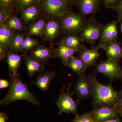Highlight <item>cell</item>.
<instances>
[{"label": "cell", "instance_id": "obj_37", "mask_svg": "<svg viewBox=\"0 0 122 122\" xmlns=\"http://www.w3.org/2000/svg\"><path fill=\"white\" fill-rule=\"evenodd\" d=\"M120 91L122 92L121 97H120V99L119 100L118 103H117V105L115 107V108L118 112L122 111V91Z\"/></svg>", "mask_w": 122, "mask_h": 122}, {"label": "cell", "instance_id": "obj_5", "mask_svg": "<svg viewBox=\"0 0 122 122\" xmlns=\"http://www.w3.org/2000/svg\"><path fill=\"white\" fill-rule=\"evenodd\" d=\"M40 9L47 16L60 18L71 11L70 5L61 0H41Z\"/></svg>", "mask_w": 122, "mask_h": 122}, {"label": "cell", "instance_id": "obj_6", "mask_svg": "<svg viewBox=\"0 0 122 122\" xmlns=\"http://www.w3.org/2000/svg\"><path fill=\"white\" fill-rule=\"evenodd\" d=\"M86 20V17L82 16L79 13L71 11L61 18V30L67 35H78Z\"/></svg>", "mask_w": 122, "mask_h": 122}, {"label": "cell", "instance_id": "obj_12", "mask_svg": "<svg viewBox=\"0 0 122 122\" xmlns=\"http://www.w3.org/2000/svg\"><path fill=\"white\" fill-rule=\"evenodd\" d=\"M99 49L97 46L90 49L85 48L79 52L78 57L82 60L87 68L96 66V61L100 56Z\"/></svg>", "mask_w": 122, "mask_h": 122}, {"label": "cell", "instance_id": "obj_2", "mask_svg": "<svg viewBox=\"0 0 122 122\" xmlns=\"http://www.w3.org/2000/svg\"><path fill=\"white\" fill-rule=\"evenodd\" d=\"M9 75V90L6 95L0 101V104L5 106L15 101L25 100L38 106L39 101L34 95L29 91L26 84L22 82L20 76Z\"/></svg>", "mask_w": 122, "mask_h": 122}, {"label": "cell", "instance_id": "obj_10", "mask_svg": "<svg viewBox=\"0 0 122 122\" xmlns=\"http://www.w3.org/2000/svg\"><path fill=\"white\" fill-rule=\"evenodd\" d=\"M117 21H113L104 26L102 35L99 41V45H105L117 41L118 38Z\"/></svg>", "mask_w": 122, "mask_h": 122}, {"label": "cell", "instance_id": "obj_20", "mask_svg": "<svg viewBox=\"0 0 122 122\" xmlns=\"http://www.w3.org/2000/svg\"><path fill=\"white\" fill-rule=\"evenodd\" d=\"M60 43H62L70 48L77 50L79 51L86 48L77 34L66 35L63 37Z\"/></svg>", "mask_w": 122, "mask_h": 122}, {"label": "cell", "instance_id": "obj_42", "mask_svg": "<svg viewBox=\"0 0 122 122\" xmlns=\"http://www.w3.org/2000/svg\"><path fill=\"white\" fill-rule=\"evenodd\" d=\"M120 91H122V89H121V90H120Z\"/></svg>", "mask_w": 122, "mask_h": 122}, {"label": "cell", "instance_id": "obj_13", "mask_svg": "<svg viewBox=\"0 0 122 122\" xmlns=\"http://www.w3.org/2000/svg\"><path fill=\"white\" fill-rule=\"evenodd\" d=\"M99 49H102L106 52L107 57L109 59L117 62L120 61L122 58V46L117 41L105 45H99Z\"/></svg>", "mask_w": 122, "mask_h": 122}, {"label": "cell", "instance_id": "obj_23", "mask_svg": "<svg viewBox=\"0 0 122 122\" xmlns=\"http://www.w3.org/2000/svg\"><path fill=\"white\" fill-rule=\"evenodd\" d=\"M40 9L37 5H33L21 10L22 20L27 23L36 20L39 16Z\"/></svg>", "mask_w": 122, "mask_h": 122}, {"label": "cell", "instance_id": "obj_27", "mask_svg": "<svg viewBox=\"0 0 122 122\" xmlns=\"http://www.w3.org/2000/svg\"><path fill=\"white\" fill-rule=\"evenodd\" d=\"M71 122H97L94 119L91 112L75 116Z\"/></svg>", "mask_w": 122, "mask_h": 122}, {"label": "cell", "instance_id": "obj_33", "mask_svg": "<svg viewBox=\"0 0 122 122\" xmlns=\"http://www.w3.org/2000/svg\"><path fill=\"white\" fill-rule=\"evenodd\" d=\"M120 0H102L105 8L113 9Z\"/></svg>", "mask_w": 122, "mask_h": 122}, {"label": "cell", "instance_id": "obj_32", "mask_svg": "<svg viewBox=\"0 0 122 122\" xmlns=\"http://www.w3.org/2000/svg\"><path fill=\"white\" fill-rule=\"evenodd\" d=\"M112 9L115 11L117 14L118 22L122 20V0H120Z\"/></svg>", "mask_w": 122, "mask_h": 122}, {"label": "cell", "instance_id": "obj_8", "mask_svg": "<svg viewBox=\"0 0 122 122\" xmlns=\"http://www.w3.org/2000/svg\"><path fill=\"white\" fill-rule=\"evenodd\" d=\"M92 81L90 75L85 74L78 76L75 83V93L79 100H83L92 96Z\"/></svg>", "mask_w": 122, "mask_h": 122}, {"label": "cell", "instance_id": "obj_30", "mask_svg": "<svg viewBox=\"0 0 122 122\" xmlns=\"http://www.w3.org/2000/svg\"><path fill=\"white\" fill-rule=\"evenodd\" d=\"M13 9H2L0 10V25L4 24L10 16L12 15Z\"/></svg>", "mask_w": 122, "mask_h": 122}, {"label": "cell", "instance_id": "obj_29", "mask_svg": "<svg viewBox=\"0 0 122 122\" xmlns=\"http://www.w3.org/2000/svg\"><path fill=\"white\" fill-rule=\"evenodd\" d=\"M41 1V0H18L17 7L21 11L31 5H37Z\"/></svg>", "mask_w": 122, "mask_h": 122}, {"label": "cell", "instance_id": "obj_25", "mask_svg": "<svg viewBox=\"0 0 122 122\" xmlns=\"http://www.w3.org/2000/svg\"><path fill=\"white\" fill-rule=\"evenodd\" d=\"M24 39V35L22 34H15L9 48L10 50L15 52H24L22 46Z\"/></svg>", "mask_w": 122, "mask_h": 122}, {"label": "cell", "instance_id": "obj_3", "mask_svg": "<svg viewBox=\"0 0 122 122\" xmlns=\"http://www.w3.org/2000/svg\"><path fill=\"white\" fill-rule=\"evenodd\" d=\"M104 26L96 18L91 17L86 19L78 35L83 42L90 44L92 47H94L96 41L100 38Z\"/></svg>", "mask_w": 122, "mask_h": 122}, {"label": "cell", "instance_id": "obj_39", "mask_svg": "<svg viewBox=\"0 0 122 122\" xmlns=\"http://www.w3.org/2000/svg\"><path fill=\"white\" fill-rule=\"evenodd\" d=\"M61 0L69 4H71L72 2H74L75 0Z\"/></svg>", "mask_w": 122, "mask_h": 122}, {"label": "cell", "instance_id": "obj_17", "mask_svg": "<svg viewBox=\"0 0 122 122\" xmlns=\"http://www.w3.org/2000/svg\"><path fill=\"white\" fill-rule=\"evenodd\" d=\"M61 29V22L55 20H50L46 23L43 36L46 40L52 41L57 36Z\"/></svg>", "mask_w": 122, "mask_h": 122}, {"label": "cell", "instance_id": "obj_31", "mask_svg": "<svg viewBox=\"0 0 122 122\" xmlns=\"http://www.w3.org/2000/svg\"><path fill=\"white\" fill-rule=\"evenodd\" d=\"M18 0H0V8L13 9L17 6Z\"/></svg>", "mask_w": 122, "mask_h": 122}, {"label": "cell", "instance_id": "obj_38", "mask_svg": "<svg viewBox=\"0 0 122 122\" xmlns=\"http://www.w3.org/2000/svg\"><path fill=\"white\" fill-rule=\"evenodd\" d=\"M102 122H122V121L120 120L119 117L118 116L117 117L109 119Z\"/></svg>", "mask_w": 122, "mask_h": 122}, {"label": "cell", "instance_id": "obj_24", "mask_svg": "<svg viewBox=\"0 0 122 122\" xmlns=\"http://www.w3.org/2000/svg\"><path fill=\"white\" fill-rule=\"evenodd\" d=\"M46 23L43 19H40L30 24L29 29V33L31 36H43Z\"/></svg>", "mask_w": 122, "mask_h": 122}, {"label": "cell", "instance_id": "obj_19", "mask_svg": "<svg viewBox=\"0 0 122 122\" xmlns=\"http://www.w3.org/2000/svg\"><path fill=\"white\" fill-rule=\"evenodd\" d=\"M15 34L4 23L0 25V46L7 50L11 46Z\"/></svg>", "mask_w": 122, "mask_h": 122}, {"label": "cell", "instance_id": "obj_21", "mask_svg": "<svg viewBox=\"0 0 122 122\" xmlns=\"http://www.w3.org/2000/svg\"><path fill=\"white\" fill-rule=\"evenodd\" d=\"M31 56L43 63L54 57V51L45 46L36 48L31 52Z\"/></svg>", "mask_w": 122, "mask_h": 122}, {"label": "cell", "instance_id": "obj_36", "mask_svg": "<svg viewBox=\"0 0 122 122\" xmlns=\"http://www.w3.org/2000/svg\"><path fill=\"white\" fill-rule=\"evenodd\" d=\"M9 117L6 114L3 112L0 113V122H7Z\"/></svg>", "mask_w": 122, "mask_h": 122}, {"label": "cell", "instance_id": "obj_22", "mask_svg": "<svg viewBox=\"0 0 122 122\" xmlns=\"http://www.w3.org/2000/svg\"><path fill=\"white\" fill-rule=\"evenodd\" d=\"M66 66L78 75V76L85 74L87 69L85 63L79 57L74 56L68 61Z\"/></svg>", "mask_w": 122, "mask_h": 122}, {"label": "cell", "instance_id": "obj_1", "mask_svg": "<svg viewBox=\"0 0 122 122\" xmlns=\"http://www.w3.org/2000/svg\"><path fill=\"white\" fill-rule=\"evenodd\" d=\"M96 72L90 75L92 83V106L93 108L103 107H115L120 99L121 92L113 88L111 82L107 85L100 83L96 77Z\"/></svg>", "mask_w": 122, "mask_h": 122}, {"label": "cell", "instance_id": "obj_40", "mask_svg": "<svg viewBox=\"0 0 122 122\" xmlns=\"http://www.w3.org/2000/svg\"><path fill=\"white\" fill-rule=\"evenodd\" d=\"M120 116V117H122V111H119L118 112Z\"/></svg>", "mask_w": 122, "mask_h": 122}, {"label": "cell", "instance_id": "obj_9", "mask_svg": "<svg viewBox=\"0 0 122 122\" xmlns=\"http://www.w3.org/2000/svg\"><path fill=\"white\" fill-rule=\"evenodd\" d=\"M102 0H75L74 3L83 16L95 14L99 10Z\"/></svg>", "mask_w": 122, "mask_h": 122}, {"label": "cell", "instance_id": "obj_41", "mask_svg": "<svg viewBox=\"0 0 122 122\" xmlns=\"http://www.w3.org/2000/svg\"><path fill=\"white\" fill-rule=\"evenodd\" d=\"M122 24H121V32H122Z\"/></svg>", "mask_w": 122, "mask_h": 122}, {"label": "cell", "instance_id": "obj_18", "mask_svg": "<svg viewBox=\"0 0 122 122\" xmlns=\"http://www.w3.org/2000/svg\"><path fill=\"white\" fill-rule=\"evenodd\" d=\"M24 60L29 77H33L36 73L44 71L42 63L32 56H24Z\"/></svg>", "mask_w": 122, "mask_h": 122}, {"label": "cell", "instance_id": "obj_26", "mask_svg": "<svg viewBox=\"0 0 122 122\" xmlns=\"http://www.w3.org/2000/svg\"><path fill=\"white\" fill-rule=\"evenodd\" d=\"M4 24L11 30H20L23 29L22 23L19 18L15 15H12L5 22Z\"/></svg>", "mask_w": 122, "mask_h": 122}, {"label": "cell", "instance_id": "obj_7", "mask_svg": "<svg viewBox=\"0 0 122 122\" xmlns=\"http://www.w3.org/2000/svg\"><path fill=\"white\" fill-rule=\"evenodd\" d=\"M95 66L96 73L104 75L110 78L111 82L115 79H122V68L118 62L108 58L97 63Z\"/></svg>", "mask_w": 122, "mask_h": 122}, {"label": "cell", "instance_id": "obj_14", "mask_svg": "<svg viewBox=\"0 0 122 122\" xmlns=\"http://www.w3.org/2000/svg\"><path fill=\"white\" fill-rule=\"evenodd\" d=\"M54 57L59 58L64 66H66L68 61L79 51L72 49L62 43H60L57 48L54 50Z\"/></svg>", "mask_w": 122, "mask_h": 122}, {"label": "cell", "instance_id": "obj_34", "mask_svg": "<svg viewBox=\"0 0 122 122\" xmlns=\"http://www.w3.org/2000/svg\"><path fill=\"white\" fill-rule=\"evenodd\" d=\"M6 50L4 47L0 46V61H4L7 58V54H6Z\"/></svg>", "mask_w": 122, "mask_h": 122}, {"label": "cell", "instance_id": "obj_4", "mask_svg": "<svg viewBox=\"0 0 122 122\" xmlns=\"http://www.w3.org/2000/svg\"><path fill=\"white\" fill-rule=\"evenodd\" d=\"M72 84V83H70L67 86L63 85L61 90L58 99L55 102L59 111V115L63 113H72L75 116L78 115L77 111L79 101L78 99L76 101L73 99V92L71 93L70 90Z\"/></svg>", "mask_w": 122, "mask_h": 122}, {"label": "cell", "instance_id": "obj_16", "mask_svg": "<svg viewBox=\"0 0 122 122\" xmlns=\"http://www.w3.org/2000/svg\"><path fill=\"white\" fill-rule=\"evenodd\" d=\"M7 54V62L8 65L9 74L14 76L19 75L18 70L24 55L12 52H8Z\"/></svg>", "mask_w": 122, "mask_h": 122}, {"label": "cell", "instance_id": "obj_11", "mask_svg": "<svg viewBox=\"0 0 122 122\" xmlns=\"http://www.w3.org/2000/svg\"><path fill=\"white\" fill-rule=\"evenodd\" d=\"M94 119L97 122H102L119 116V112L115 107H103L93 108L90 111Z\"/></svg>", "mask_w": 122, "mask_h": 122}, {"label": "cell", "instance_id": "obj_28", "mask_svg": "<svg viewBox=\"0 0 122 122\" xmlns=\"http://www.w3.org/2000/svg\"><path fill=\"white\" fill-rule=\"evenodd\" d=\"M39 44L37 39L31 38L29 37H26L24 39L22 49L24 51L30 50L38 45Z\"/></svg>", "mask_w": 122, "mask_h": 122}, {"label": "cell", "instance_id": "obj_15", "mask_svg": "<svg viewBox=\"0 0 122 122\" xmlns=\"http://www.w3.org/2000/svg\"><path fill=\"white\" fill-rule=\"evenodd\" d=\"M56 76L54 71L46 72L38 75L36 80L31 85H36L41 91H47L53 79Z\"/></svg>", "mask_w": 122, "mask_h": 122}, {"label": "cell", "instance_id": "obj_35", "mask_svg": "<svg viewBox=\"0 0 122 122\" xmlns=\"http://www.w3.org/2000/svg\"><path fill=\"white\" fill-rule=\"evenodd\" d=\"M10 83L8 81L4 79L0 80V89H3L7 88L10 86Z\"/></svg>", "mask_w": 122, "mask_h": 122}]
</instances>
